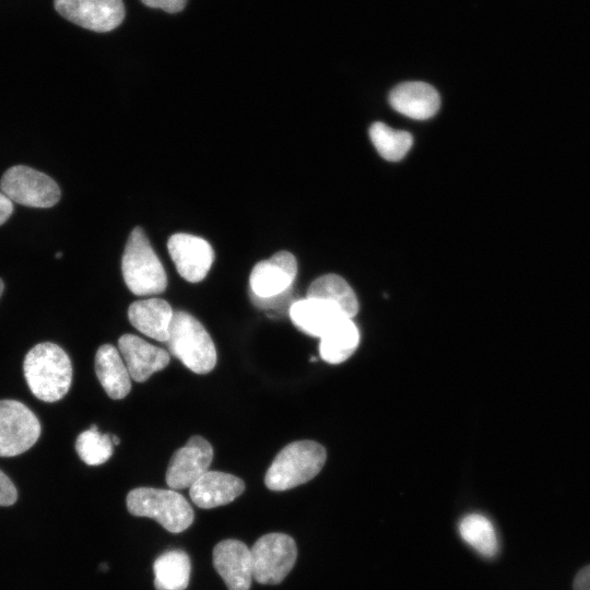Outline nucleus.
Returning <instances> with one entry per match:
<instances>
[{
	"mask_svg": "<svg viewBox=\"0 0 590 590\" xmlns=\"http://www.w3.org/2000/svg\"><path fill=\"white\" fill-rule=\"evenodd\" d=\"M166 342L169 352L196 374L210 373L216 364V350L210 334L186 311L173 312Z\"/></svg>",
	"mask_w": 590,
	"mask_h": 590,
	"instance_id": "3",
	"label": "nucleus"
},
{
	"mask_svg": "<svg viewBox=\"0 0 590 590\" xmlns=\"http://www.w3.org/2000/svg\"><path fill=\"white\" fill-rule=\"evenodd\" d=\"M128 511L157 521L173 533L185 531L193 522V510L186 498L173 491L138 487L127 495Z\"/></svg>",
	"mask_w": 590,
	"mask_h": 590,
	"instance_id": "5",
	"label": "nucleus"
},
{
	"mask_svg": "<svg viewBox=\"0 0 590 590\" xmlns=\"http://www.w3.org/2000/svg\"><path fill=\"white\" fill-rule=\"evenodd\" d=\"M12 212V201L2 191H0V225L5 223V221L11 216Z\"/></svg>",
	"mask_w": 590,
	"mask_h": 590,
	"instance_id": "29",
	"label": "nucleus"
},
{
	"mask_svg": "<svg viewBox=\"0 0 590 590\" xmlns=\"http://www.w3.org/2000/svg\"><path fill=\"white\" fill-rule=\"evenodd\" d=\"M359 332L352 319L345 318L320 338L319 353L323 361L339 364L357 349Z\"/></svg>",
	"mask_w": 590,
	"mask_h": 590,
	"instance_id": "22",
	"label": "nucleus"
},
{
	"mask_svg": "<svg viewBox=\"0 0 590 590\" xmlns=\"http://www.w3.org/2000/svg\"><path fill=\"white\" fill-rule=\"evenodd\" d=\"M40 423L25 404L0 400V457H15L28 450L39 438Z\"/></svg>",
	"mask_w": 590,
	"mask_h": 590,
	"instance_id": "8",
	"label": "nucleus"
},
{
	"mask_svg": "<svg viewBox=\"0 0 590 590\" xmlns=\"http://www.w3.org/2000/svg\"><path fill=\"white\" fill-rule=\"evenodd\" d=\"M252 579L261 585L280 583L293 568L297 547L284 533H269L259 538L250 548Z\"/></svg>",
	"mask_w": 590,
	"mask_h": 590,
	"instance_id": "6",
	"label": "nucleus"
},
{
	"mask_svg": "<svg viewBox=\"0 0 590 590\" xmlns=\"http://www.w3.org/2000/svg\"><path fill=\"white\" fill-rule=\"evenodd\" d=\"M389 103L398 113L413 119H428L440 107V96L428 83L410 81L398 84L389 94Z\"/></svg>",
	"mask_w": 590,
	"mask_h": 590,
	"instance_id": "16",
	"label": "nucleus"
},
{
	"mask_svg": "<svg viewBox=\"0 0 590 590\" xmlns=\"http://www.w3.org/2000/svg\"><path fill=\"white\" fill-rule=\"evenodd\" d=\"M146 7L153 9H162L168 13H177L181 11L187 3V0H141Z\"/></svg>",
	"mask_w": 590,
	"mask_h": 590,
	"instance_id": "27",
	"label": "nucleus"
},
{
	"mask_svg": "<svg viewBox=\"0 0 590 590\" xmlns=\"http://www.w3.org/2000/svg\"><path fill=\"white\" fill-rule=\"evenodd\" d=\"M3 290H4V284H3L2 280L0 279V297L2 295Z\"/></svg>",
	"mask_w": 590,
	"mask_h": 590,
	"instance_id": "31",
	"label": "nucleus"
},
{
	"mask_svg": "<svg viewBox=\"0 0 590 590\" xmlns=\"http://www.w3.org/2000/svg\"><path fill=\"white\" fill-rule=\"evenodd\" d=\"M56 257H57V258L62 257V252H58V253L56 255Z\"/></svg>",
	"mask_w": 590,
	"mask_h": 590,
	"instance_id": "32",
	"label": "nucleus"
},
{
	"mask_svg": "<svg viewBox=\"0 0 590 590\" xmlns=\"http://www.w3.org/2000/svg\"><path fill=\"white\" fill-rule=\"evenodd\" d=\"M121 271L128 288L134 295L145 296L163 293L167 276L144 231L134 227L127 240L121 259Z\"/></svg>",
	"mask_w": 590,
	"mask_h": 590,
	"instance_id": "4",
	"label": "nucleus"
},
{
	"mask_svg": "<svg viewBox=\"0 0 590 590\" xmlns=\"http://www.w3.org/2000/svg\"><path fill=\"white\" fill-rule=\"evenodd\" d=\"M16 498L17 492L13 482L0 470V506H11Z\"/></svg>",
	"mask_w": 590,
	"mask_h": 590,
	"instance_id": "26",
	"label": "nucleus"
},
{
	"mask_svg": "<svg viewBox=\"0 0 590 590\" xmlns=\"http://www.w3.org/2000/svg\"><path fill=\"white\" fill-rule=\"evenodd\" d=\"M156 590H186L189 583L191 564L181 550H173L160 555L153 565Z\"/></svg>",
	"mask_w": 590,
	"mask_h": 590,
	"instance_id": "20",
	"label": "nucleus"
},
{
	"mask_svg": "<svg viewBox=\"0 0 590 590\" xmlns=\"http://www.w3.org/2000/svg\"><path fill=\"white\" fill-rule=\"evenodd\" d=\"M326 449L312 440L293 441L275 456L264 476L271 491H286L314 479L326 462Z\"/></svg>",
	"mask_w": 590,
	"mask_h": 590,
	"instance_id": "2",
	"label": "nucleus"
},
{
	"mask_svg": "<svg viewBox=\"0 0 590 590\" xmlns=\"http://www.w3.org/2000/svg\"><path fill=\"white\" fill-rule=\"evenodd\" d=\"M369 139L377 152L390 162L402 160L413 143L411 133L392 129L379 121L369 127Z\"/></svg>",
	"mask_w": 590,
	"mask_h": 590,
	"instance_id": "24",
	"label": "nucleus"
},
{
	"mask_svg": "<svg viewBox=\"0 0 590 590\" xmlns=\"http://www.w3.org/2000/svg\"><path fill=\"white\" fill-rule=\"evenodd\" d=\"M288 314L297 329L319 339L346 318L333 303L312 297L294 302Z\"/></svg>",
	"mask_w": 590,
	"mask_h": 590,
	"instance_id": "15",
	"label": "nucleus"
},
{
	"mask_svg": "<svg viewBox=\"0 0 590 590\" xmlns=\"http://www.w3.org/2000/svg\"><path fill=\"white\" fill-rule=\"evenodd\" d=\"M173 312L166 300L150 298L132 303L128 309V318L130 323L146 337L166 342Z\"/></svg>",
	"mask_w": 590,
	"mask_h": 590,
	"instance_id": "18",
	"label": "nucleus"
},
{
	"mask_svg": "<svg viewBox=\"0 0 590 590\" xmlns=\"http://www.w3.org/2000/svg\"><path fill=\"white\" fill-rule=\"evenodd\" d=\"M54 4L68 21L99 33L118 27L126 12L122 0H54Z\"/></svg>",
	"mask_w": 590,
	"mask_h": 590,
	"instance_id": "9",
	"label": "nucleus"
},
{
	"mask_svg": "<svg viewBox=\"0 0 590 590\" xmlns=\"http://www.w3.org/2000/svg\"><path fill=\"white\" fill-rule=\"evenodd\" d=\"M306 297L320 298L333 303L349 319H352L358 311V300L354 291L338 274L330 273L317 278L309 285Z\"/></svg>",
	"mask_w": 590,
	"mask_h": 590,
	"instance_id": "21",
	"label": "nucleus"
},
{
	"mask_svg": "<svg viewBox=\"0 0 590 590\" xmlns=\"http://www.w3.org/2000/svg\"><path fill=\"white\" fill-rule=\"evenodd\" d=\"M111 441L114 446L119 445L120 439L116 435H110Z\"/></svg>",
	"mask_w": 590,
	"mask_h": 590,
	"instance_id": "30",
	"label": "nucleus"
},
{
	"mask_svg": "<svg viewBox=\"0 0 590 590\" xmlns=\"http://www.w3.org/2000/svg\"><path fill=\"white\" fill-rule=\"evenodd\" d=\"M459 532L463 541L480 554L492 557L498 551V541L492 522L480 514H470L459 523Z\"/></svg>",
	"mask_w": 590,
	"mask_h": 590,
	"instance_id": "23",
	"label": "nucleus"
},
{
	"mask_svg": "<svg viewBox=\"0 0 590 590\" xmlns=\"http://www.w3.org/2000/svg\"><path fill=\"white\" fill-rule=\"evenodd\" d=\"M0 186L11 201L31 208H50L60 199V188L51 177L25 165L5 170Z\"/></svg>",
	"mask_w": 590,
	"mask_h": 590,
	"instance_id": "7",
	"label": "nucleus"
},
{
	"mask_svg": "<svg viewBox=\"0 0 590 590\" xmlns=\"http://www.w3.org/2000/svg\"><path fill=\"white\" fill-rule=\"evenodd\" d=\"M297 275L295 257L285 250L253 266L250 276V294L258 298H273L288 293Z\"/></svg>",
	"mask_w": 590,
	"mask_h": 590,
	"instance_id": "10",
	"label": "nucleus"
},
{
	"mask_svg": "<svg viewBox=\"0 0 590 590\" xmlns=\"http://www.w3.org/2000/svg\"><path fill=\"white\" fill-rule=\"evenodd\" d=\"M75 450L87 465H99L111 457L114 445L109 434H103L96 425H92L78 436Z\"/></svg>",
	"mask_w": 590,
	"mask_h": 590,
	"instance_id": "25",
	"label": "nucleus"
},
{
	"mask_svg": "<svg viewBox=\"0 0 590 590\" xmlns=\"http://www.w3.org/2000/svg\"><path fill=\"white\" fill-rule=\"evenodd\" d=\"M118 349L125 361L130 377L143 382L155 371L162 370L169 363V354L140 337L123 334L118 340Z\"/></svg>",
	"mask_w": 590,
	"mask_h": 590,
	"instance_id": "14",
	"label": "nucleus"
},
{
	"mask_svg": "<svg viewBox=\"0 0 590 590\" xmlns=\"http://www.w3.org/2000/svg\"><path fill=\"white\" fill-rule=\"evenodd\" d=\"M213 565L228 590H249L252 581L250 548L241 541L227 539L214 546Z\"/></svg>",
	"mask_w": 590,
	"mask_h": 590,
	"instance_id": "13",
	"label": "nucleus"
},
{
	"mask_svg": "<svg viewBox=\"0 0 590 590\" xmlns=\"http://www.w3.org/2000/svg\"><path fill=\"white\" fill-rule=\"evenodd\" d=\"M212 459L210 442L201 436L190 437L169 461L165 477L167 485L173 489L190 488L209 471Z\"/></svg>",
	"mask_w": 590,
	"mask_h": 590,
	"instance_id": "11",
	"label": "nucleus"
},
{
	"mask_svg": "<svg viewBox=\"0 0 590 590\" xmlns=\"http://www.w3.org/2000/svg\"><path fill=\"white\" fill-rule=\"evenodd\" d=\"M245 489L241 479L219 471H208L190 486V498L200 508L210 509L232 503Z\"/></svg>",
	"mask_w": 590,
	"mask_h": 590,
	"instance_id": "17",
	"label": "nucleus"
},
{
	"mask_svg": "<svg viewBox=\"0 0 590 590\" xmlns=\"http://www.w3.org/2000/svg\"><path fill=\"white\" fill-rule=\"evenodd\" d=\"M96 376L111 399H122L131 390V377L118 350L103 344L95 354Z\"/></svg>",
	"mask_w": 590,
	"mask_h": 590,
	"instance_id": "19",
	"label": "nucleus"
},
{
	"mask_svg": "<svg viewBox=\"0 0 590 590\" xmlns=\"http://www.w3.org/2000/svg\"><path fill=\"white\" fill-rule=\"evenodd\" d=\"M23 370L32 393L45 402L63 398L72 381V365L68 354L57 344H36L25 355Z\"/></svg>",
	"mask_w": 590,
	"mask_h": 590,
	"instance_id": "1",
	"label": "nucleus"
},
{
	"mask_svg": "<svg viewBox=\"0 0 590 590\" xmlns=\"http://www.w3.org/2000/svg\"><path fill=\"white\" fill-rule=\"evenodd\" d=\"M574 590H590V565L579 570L575 577Z\"/></svg>",
	"mask_w": 590,
	"mask_h": 590,
	"instance_id": "28",
	"label": "nucleus"
},
{
	"mask_svg": "<svg viewBox=\"0 0 590 590\" xmlns=\"http://www.w3.org/2000/svg\"><path fill=\"white\" fill-rule=\"evenodd\" d=\"M167 248L178 273L186 281L198 283L206 276L214 260V251L205 239L177 233L169 237Z\"/></svg>",
	"mask_w": 590,
	"mask_h": 590,
	"instance_id": "12",
	"label": "nucleus"
}]
</instances>
